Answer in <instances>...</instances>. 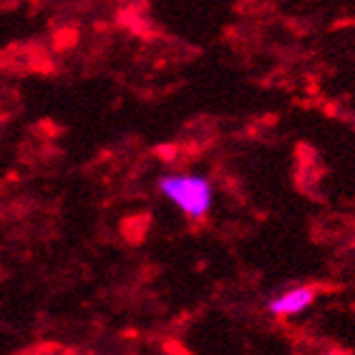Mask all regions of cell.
<instances>
[{
    "label": "cell",
    "instance_id": "cell-1",
    "mask_svg": "<svg viewBox=\"0 0 355 355\" xmlns=\"http://www.w3.org/2000/svg\"><path fill=\"white\" fill-rule=\"evenodd\" d=\"M161 193L187 217L202 219L212 208V184L198 173H171L161 180Z\"/></svg>",
    "mask_w": 355,
    "mask_h": 355
},
{
    "label": "cell",
    "instance_id": "cell-2",
    "mask_svg": "<svg viewBox=\"0 0 355 355\" xmlns=\"http://www.w3.org/2000/svg\"><path fill=\"white\" fill-rule=\"evenodd\" d=\"M316 293L310 286H297L291 288L286 293L277 295L275 299H271L269 304V312L275 316H295L299 312H304L312 306Z\"/></svg>",
    "mask_w": 355,
    "mask_h": 355
},
{
    "label": "cell",
    "instance_id": "cell-3",
    "mask_svg": "<svg viewBox=\"0 0 355 355\" xmlns=\"http://www.w3.org/2000/svg\"><path fill=\"white\" fill-rule=\"evenodd\" d=\"M353 250H355V241H353Z\"/></svg>",
    "mask_w": 355,
    "mask_h": 355
}]
</instances>
